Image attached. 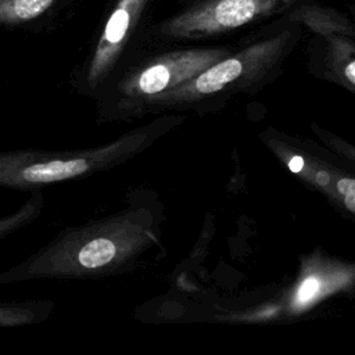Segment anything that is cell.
Segmentation results:
<instances>
[{"label":"cell","instance_id":"cell-6","mask_svg":"<svg viewBox=\"0 0 355 355\" xmlns=\"http://www.w3.org/2000/svg\"><path fill=\"white\" fill-rule=\"evenodd\" d=\"M291 19L300 21L323 35H354L351 24L343 14L323 6H302L291 14Z\"/></svg>","mask_w":355,"mask_h":355},{"label":"cell","instance_id":"cell-13","mask_svg":"<svg viewBox=\"0 0 355 355\" xmlns=\"http://www.w3.org/2000/svg\"><path fill=\"white\" fill-rule=\"evenodd\" d=\"M327 180H329V178H327V175H326L324 172H318V182H319L320 184L327 183Z\"/></svg>","mask_w":355,"mask_h":355},{"label":"cell","instance_id":"cell-3","mask_svg":"<svg viewBox=\"0 0 355 355\" xmlns=\"http://www.w3.org/2000/svg\"><path fill=\"white\" fill-rule=\"evenodd\" d=\"M92 162L82 157L39 151H0V187L33 189L85 173Z\"/></svg>","mask_w":355,"mask_h":355},{"label":"cell","instance_id":"cell-5","mask_svg":"<svg viewBox=\"0 0 355 355\" xmlns=\"http://www.w3.org/2000/svg\"><path fill=\"white\" fill-rule=\"evenodd\" d=\"M148 0H118L110 14L90 64V79L104 73L132 33Z\"/></svg>","mask_w":355,"mask_h":355},{"label":"cell","instance_id":"cell-9","mask_svg":"<svg viewBox=\"0 0 355 355\" xmlns=\"http://www.w3.org/2000/svg\"><path fill=\"white\" fill-rule=\"evenodd\" d=\"M323 288V280L319 276H308L302 280V283L298 287L297 295H295V304L298 306L308 305L312 300H315Z\"/></svg>","mask_w":355,"mask_h":355},{"label":"cell","instance_id":"cell-11","mask_svg":"<svg viewBox=\"0 0 355 355\" xmlns=\"http://www.w3.org/2000/svg\"><path fill=\"white\" fill-rule=\"evenodd\" d=\"M304 168V159L300 155H293L288 161V169L294 173H300Z\"/></svg>","mask_w":355,"mask_h":355},{"label":"cell","instance_id":"cell-10","mask_svg":"<svg viewBox=\"0 0 355 355\" xmlns=\"http://www.w3.org/2000/svg\"><path fill=\"white\" fill-rule=\"evenodd\" d=\"M337 190L344 197L348 211L355 212V180L354 178H343L337 182Z\"/></svg>","mask_w":355,"mask_h":355},{"label":"cell","instance_id":"cell-8","mask_svg":"<svg viewBox=\"0 0 355 355\" xmlns=\"http://www.w3.org/2000/svg\"><path fill=\"white\" fill-rule=\"evenodd\" d=\"M40 209V197L35 194L29 201H26L19 209L0 218V240L12 232L18 230L29 220H32Z\"/></svg>","mask_w":355,"mask_h":355},{"label":"cell","instance_id":"cell-4","mask_svg":"<svg viewBox=\"0 0 355 355\" xmlns=\"http://www.w3.org/2000/svg\"><path fill=\"white\" fill-rule=\"evenodd\" d=\"M227 54L223 49H191L169 53L146 67L135 80V90L157 94L179 86Z\"/></svg>","mask_w":355,"mask_h":355},{"label":"cell","instance_id":"cell-1","mask_svg":"<svg viewBox=\"0 0 355 355\" xmlns=\"http://www.w3.org/2000/svg\"><path fill=\"white\" fill-rule=\"evenodd\" d=\"M294 3L295 0H202L165 21L161 32L179 39L214 36L279 14Z\"/></svg>","mask_w":355,"mask_h":355},{"label":"cell","instance_id":"cell-2","mask_svg":"<svg viewBox=\"0 0 355 355\" xmlns=\"http://www.w3.org/2000/svg\"><path fill=\"white\" fill-rule=\"evenodd\" d=\"M290 37L291 33L284 31L277 36L255 43L232 57L218 60L193 79L182 83V86L179 85V94L215 93L243 76L265 69L283 53Z\"/></svg>","mask_w":355,"mask_h":355},{"label":"cell","instance_id":"cell-7","mask_svg":"<svg viewBox=\"0 0 355 355\" xmlns=\"http://www.w3.org/2000/svg\"><path fill=\"white\" fill-rule=\"evenodd\" d=\"M58 0H0V26H19L46 14Z\"/></svg>","mask_w":355,"mask_h":355},{"label":"cell","instance_id":"cell-12","mask_svg":"<svg viewBox=\"0 0 355 355\" xmlns=\"http://www.w3.org/2000/svg\"><path fill=\"white\" fill-rule=\"evenodd\" d=\"M344 75L351 85L355 83V61L354 60L347 62V65L344 67Z\"/></svg>","mask_w":355,"mask_h":355}]
</instances>
